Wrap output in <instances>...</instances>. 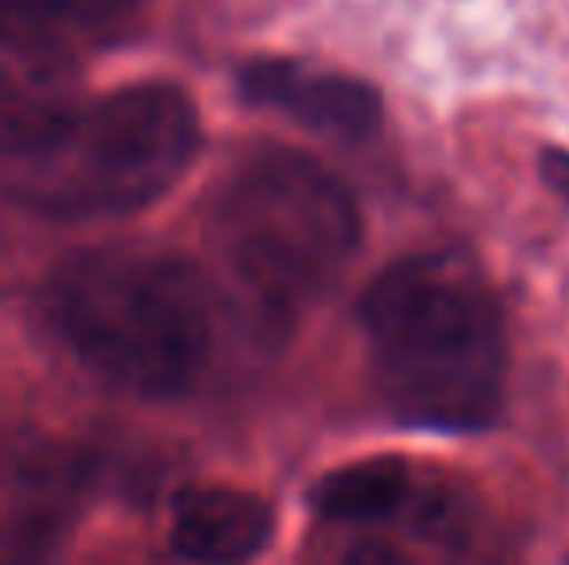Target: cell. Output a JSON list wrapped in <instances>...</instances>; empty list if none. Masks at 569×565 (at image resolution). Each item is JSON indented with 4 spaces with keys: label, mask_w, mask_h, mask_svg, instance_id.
I'll use <instances>...</instances> for the list:
<instances>
[{
    "label": "cell",
    "mask_w": 569,
    "mask_h": 565,
    "mask_svg": "<svg viewBox=\"0 0 569 565\" xmlns=\"http://www.w3.org/2000/svg\"><path fill=\"white\" fill-rule=\"evenodd\" d=\"M47 314L93 376L140 400L202 392L240 322L263 330L229 283L151 241H113L62 260L47 283Z\"/></svg>",
    "instance_id": "6da1fadb"
},
{
    "label": "cell",
    "mask_w": 569,
    "mask_h": 565,
    "mask_svg": "<svg viewBox=\"0 0 569 565\" xmlns=\"http://www.w3.org/2000/svg\"><path fill=\"white\" fill-rule=\"evenodd\" d=\"M383 403L419 430L472 434L500 418L508 333L492 286L450 256H407L360 294Z\"/></svg>",
    "instance_id": "7a4b0ae2"
},
{
    "label": "cell",
    "mask_w": 569,
    "mask_h": 565,
    "mask_svg": "<svg viewBox=\"0 0 569 565\" xmlns=\"http://www.w3.org/2000/svg\"><path fill=\"white\" fill-rule=\"evenodd\" d=\"M360 241L365 221L352 190L315 155L279 143L237 159L210 205L213 256L263 330L326 299Z\"/></svg>",
    "instance_id": "3957f363"
},
{
    "label": "cell",
    "mask_w": 569,
    "mask_h": 565,
    "mask_svg": "<svg viewBox=\"0 0 569 565\" xmlns=\"http://www.w3.org/2000/svg\"><path fill=\"white\" fill-rule=\"evenodd\" d=\"M198 148L194 98L174 82H136L82 101L43 151L4 163V186L43 218H124L163 198Z\"/></svg>",
    "instance_id": "277c9868"
},
{
    "label": "cell",
    "mask_w": 569,
    "mask_h": 565,
    "mask_svg": "<svg viewBox=\"0 0 569 565\" xmlns=\"http://www.w3.org/2000/svg\"><path fill=\"white\" fill-rule=\"evenodd\" d=\"M86 492V465L31 430H0V565H47Z\"/></svg>",
    "instance_id": "5b68a950"
},
{
    "label": "cell",
    "mask_w": 569,
    "mask_h": 565,
    "mask_svg": "<svg viewBox=\"0 0 569 565\" xmlns=\"http://www.w3.org/2000/svg\"><path fill=\"white\" fill-rule=\"evenodd\" d=\"M82 109L67 47L0 28V163H16L59 137Z\"/></svg>",
    "instance_id": "8992f818"
},
{
    "label": "cell",
    "mask_w": 569,
    "mask_h": 565,
    "mask_svg": "<svg viewBox=\"0 0 569 565\" xmlns=\"http://www.w3.org/2000/svg\"><path fill=\"white\" fill-rule=\"evenodd\" d=\"M248 105L271 109L326 140L365 143L383 124V98L368 82L299 59H256L237 78Z\"/></svg>",
    "instance_id": "52a82bcc"
},
{
    "label": "cell",
    "mask_w": 569,
    "mask_h": 565,
    "mask_svg": "<svg viewBox=\"0 0 569 565\" xmlns=\"http://www.w3.org/2000/svg\"><path fill=\"white\" fill-rule=\"evenodd\" d=\"M276 507L229 484H194L171 504V551L190 565H244L268 551Z\"/></svg>",
    "instance_id": "ba28073f"
},
{
    "label": "cell",
    "mask_w": 569,
    "mask_h": 565,
    "mask_svg": "<svg viewBox=\"0 0 569 565\" xmlns=\"http://www.w3.org/2000/svg\"><path fill=\"white\" fill-rule=\"evenodd\" d=\"M411 496V468L403 457H360L338 465L310 488V507L330 523H380L391 519Z\"/></svg>",
    "instance_id": "9c48e42d"
},
{
    "label": "cell",
    "mask_w": 569,
    "mask_h": 565,
    "mask_svg": "<svg viewBox=\"0 0 569 565\" xmlns=\"http://www.w3.org/2000/svg\"><path fill=\"white\" fill-rule=\"evenodd\" d=\"M148 0H0V28L43 36L67 47L70 39H106L140 16Z\"/></svg>",
    "instance_id": "30bf717a"
},
{
    "label": "cell",
    "mask_w": 569,
    "mask_h": 565,
    "mask_svg": "<svg viewBox=\"0 0 569 565\" xmlns=\"http://www.w3.org/2000/svg\"><path fill=\"white\" fill-rule=\"evenodd\" d=\"M338 565H411V562L383 543H352L349 551L341 554Z\"/></svg>",
    "instance_id": "8fae6325"
},
{
    "label": "cell",
    "mask_w": 569,
    "mask_h": 565,
    "mask_svg": "<svg viewBox=\"0 0 569 565\" xmlns=\"http://www.w3.org/2000/svg\"><path fill=\"white\" fill-rule=\"evenodd\" d=\"M539 171H542V179H547V186L558 190V194L569 202V151L547 148V151H542V159H539Z\"/></svg>",
    "instance_id": "7c38bea8"
}]
</instances>
